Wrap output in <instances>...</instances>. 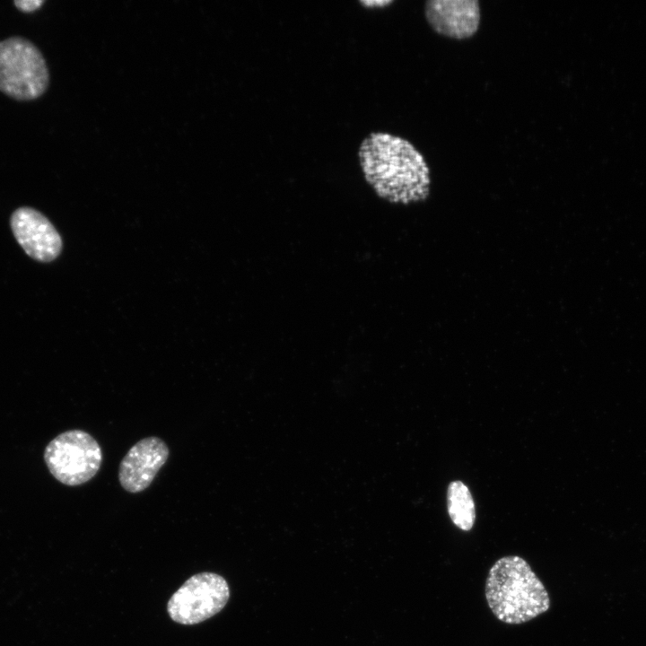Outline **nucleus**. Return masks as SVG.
Listing matches in <instances>:
<instances>
[{"label":"nucleus","mask_w":646,"mask_h":646,"mask_svg":"<svg viewBox=\"0 0 646 646\" xmlns=\"http://www.w3.org/2000/svg\"><path fill=\"white\" fill-rule=\"evenodd\" d=\"M358 159L365 181L380 198L407 205L429 196L430 168L408 140L390 133L372 132L361 142Z\"/></svg>","instance_id":"1"},{"label":"nucleus","mask_w":646,"mask_h":646,"mask_svg":"<svg viewBox=\"0 0 646 646\" xmlns=\"http://www.w3.org/2000/svg\"><path fill=\"white\" fill-rule=\"evenodd\" d=\"M484 594L493 615L509 624L527 623L546 613L551 605L543 582L518 555L502 557L493 564Z\"/></svg>","instance_id":"2"},{"label":"nucleus","mask_w":646,"mask_h":646,"mask_svg":"<svg viewBox=\"0 0 646 646\" xmlns=\"http://www.w3.org/2000/svg\"><path fill=\"white\" fill-rule=\"evenodd\" d=\"M49 83L46 60L29 39L13 36L0 41V91L18 100L41 96Z\"/></svg>","instance_id":"3"},{"label":"nucleus","mask_w":646,"mask_h":646,"mask_svg":"<svg viewBox=\"0 0 646 646\" xmlns=\"http://www.w3.org/2000/svg\"><path fill=\"white\" fill-rule=\"evenodd\" d=\"M50 474L61 484L77 486L93 478L100 468L98 441L83 430H68L55 437L44 450Z\"/></svg>","instance_id":"4"},{"label":"nucleus","mask_w":646,"mask_h":646,"mask_svg":"<svg viewBox=\"0 0 646 646\" xmlns=\"http://www.w3.org/2000/svg\"><path fill=\"white\" fill-rule=\"evenodd\" d=\"M230 588L214 572H201L188 579L170 597V617L181 624H196L219 613L227 604Z\"/></svg>","instance_id":"5"},{"label":"nucleus","mask_w":646,"mask_h":646,"mask_svg":"<svg viewBox=\"0 0 646 646\" xmlns=\"http://www.w3.org/2000/svg\"><path fill=\"white\" fill-rule=\"evenodd\" d=\"M10 225L14 238L25 253L39 262H50L61 253L62 239L40 212L22 206L11 215Z\"/></svg>","instance_id":"6"},{"label":"nucleus","mask_w":646,"mask_h":646,"mask_svg":"<svg viewBox=\"0 0 646 646\" xmlns=\"http://www.w3.org/2000/svg\"><path fill=\"white\" fill-rule=\"evenodd\" d=\"M170 450L161 438L152 436L137 441L122 458L118 481L131 493L144 491L166 463Z\"/></svg>","instance_id":"7"},{"label":"nucleus","mask_w":646,"mask_h":646,"mask_svg":"<svg viewBox=\"0 0 646 646\" xmlns=\"http://www.w3.org/2000/svg\"><path fill=\"white\" fill-rule=\"evenodd\" d=\"M424 14L436 33L455 39L474 36L481 20L477 0H430L424 4Z\"/></svg>","instance_id":"8"},{"label":"nucleus","mask_w":646,"mask_h":646,"mask_svg":"<svg viewBox=\"0 0 646 646\" xmlns=\"http://www.w3.org/2000/svg\"><path fill=\"white\" fill-rule=\"evenodd\" d=\"M447 507L453 524L463 531L472 529L476 520L475 502L468 487L460 480L450 483Z\"/></svg>","instance_id":"9"},{"label":"nucleus","mask_w":646,"mask_h":646,"mask_svg":"<svg viewBox=\"0 0 646 646\" xmlns=\"http://www.w3.org/2000/svg\"><path fill=\"white\" fill-rule=\"evenodd\" d=\"M44 3V1L41 0H30V1H14V5L22 12H32L40 7V5Z\"/></svg>","instance_id":"10"},{"label":"nucleus","mask_w":646,"mask_h":646,"mask_svg":"<svg viewBox=\"0 0 646 646\" xmlns=\"http://www.w3.org/2000/svg\"><path fill=\"white\" fill-rule=\"evenodd\" d=\"M392 3H393L392 1H374V2L373 1H371V2L362 1V2H361V4L366 5L367 7H369L370 5H374V4H378L380 6L387 5V4H389Z\"/></svg>","instance_id":"11"}]
</instances>
